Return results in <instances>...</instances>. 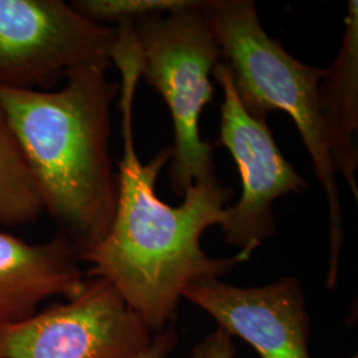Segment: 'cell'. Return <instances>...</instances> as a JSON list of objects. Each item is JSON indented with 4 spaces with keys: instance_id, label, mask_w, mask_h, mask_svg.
Returning <instances> with one entry per match:
<instances>
[{
    "instance_id": "cell-1",
    "label": "cell",
    "mask_w": 358,
    "mask_h": 358,
    "mask_svg": "<svg viewBox=\"0 0 358 358\" xmlns=\"http://www.w3.org/2000/svg\"><path fill=\"white\" fill-rule=\"evenodd\" d=\"M112 62L120 81L122 158L118 162L115 217L103 239L80 255L90 263L88 278L112 282L128 306L158 333L176 319L183 289L196 280L219 279L250 257L213 259L201 247L208 227L222 226L234 192L217 176L192 183L179 206L165 203L155 182L171 158V148L148 164L134 145L133 106L141 80V52L133 23L115 27Z\"/></svg>"
},
{
    "instance_id": "cell-2",
    "label": "cell",
    "mask_w": 358,
    "mask_h": 358,
    "mask_svg": "<svg viewBox=\"0 0 358 358\" xmlns=\"http://www.w3.org/2000/svg\"><path fill=\"white\" fill-rule=\"evenodd\" d=\"M110 63L71 69L62 90L0 87V106L35 179L44 210L80 255L109 230L117 174L109 150L110 106L120 84Z\"/></svg>"
},
{
    "instance_id": "cell-3",
    "label": "cell",
    "mask_w": 358,
    "mask_h": 358,
    "mask_svg": "<svg viewBox=\"0 0 358 358\" xmlns=\"http://www.w3.org/2000/svg\"><path fill=\"white\" fill-rule=\"evenodd\" d=\"M222 59L244 109L267 120L279 110L292 118L312 159L329 210V269L327 285L334 288L344 242V213L336 170L319 103V85L327 69L294 59L262 26L252 0H203Z\"/></svg>"
},
{
    "instance_id": "cell-4",
    "label": "cell",
    "mask_w": 358,
    "mask_h": 358,
    "mask_svg": "<svg viewBox=\"0 0 358 358\" xmlns=\"http://www.w3.org/2000/svg\"><path fill=\"white\" fill-rule=\"evenodd\" d=\"M141 52V77L165 100L174 125L171 190L183 195L196 180L215 174L213 146L199 136V118L213 101L211 76L222 52L203 11V0L133 23Z\"/></svg>"
},
{
    "instance_id": "cell-5",
    "label": "cell",
    "mask_w": 358,
    "mask_h": 358,
    "mask_svg": "<svg viewBox=\"0 0 358 358\" xmlns=\"http://www.w3.org/2000/svg\"><path fill=\"white\" fill-rule=\"evenodd\" d=\"M153 333L103 278L26 320L0 324V358H141Z\"/></svg>"
},
{
    "instance_id": "cell-6",
    "label": "cell",
    "mask_w": 358,
    "mask_h": 358,
    "mask_svg": "<svg viewBox=\"0 0 358 358\" xmlns=\"http://www.w3.org/2000/svg\"><path fill=\"white\" fill-rule=\"evenodd\" d=\"M115 28L63 0H0V87L52 90L77 66L110 63Z\"/></svg>"
},
{
    "instance_id": "cell-7",
    "label": "cell",
    "mask_w": 358,
    "mask_h": 358,
    "mask_svg": "<svg viewBox=\"0 0 358 358\" xmlns=\"http://www.w3.org/2000/svg\"><path fill=\"white\" fill-rule=\"evenodd\" d=\"M213 76L223 90L217 146L230 152L242 180L241 198L227 207L222 230L229 243L250 257L275 231L273 202L287 194L304 192L308 182L282 155L267 120L244 109L227 65L220 62Z\"/></svg>"
},
{
    "instance_id": "cell-8",
    "label": "cell",
    "mask_w": 358,
    "mask_h": 358,
    "mask_svg": "<svg viewBox=\"0 0 358 358\" xmlns=\"http://www.w3.org/2000/svg\"><path fill=\"white\" fill-rule=\"evenodd\" d=\"M182 297L213 316L219 328L243 338L262 358H310L306 299L294 278L256 288L202 279L189 284Z\"/></svg>"
},
{
    "instance_id": "cell-9",
    "label": "cell",
    "mask_w": 358,
    "mask_h": 358,
    "mask_svg": "<svg viewBox=\"0 0 358 358\" xmlns=\"http://www.w3.org/2000/svg\"><path fill=\"white\" fill-rule=\"evenodd\" d=\"M76 245L57 234L50 242L27 243L0 231V324L26 320L45 299H72L85 285Z\"/></svg>"
},
{
    "instance_id": "cell-10",
    "label": "cell",
    "mask_w": 358,
    "mask_h": 358,
    "mask_svg": "<svg viewBox=\"0 0 358 358\" xmlns=\"http://www.w3.org/2000/svg\"><path fill=\"white\" fill-rule=\"evenodd\" d=\"M321 118L336 173L358 202V1L349 0L343 44L319 85Z\"/></svg>"
},
{
    "instance_id": "cell-11",
    "label": "cell",
    "mask_w": 358,
    "mask_h": 358,
    "mask_svg": "<svg viewBox=\"0 0 358 358\" xmlns=\"http://www.w3.org/2000/svg\"><path fill=\"white\" fill-rule=\"evenodd\" d=\"M44 211L23 149L0 106V226L28 224Z\"/></svg>"
},
{
    "instance_id": "cell-12",
    "label": "cell",
    "mask_w": 358,
    "mask_h": 358,
    "mask_svg": "<svg viewBox=\"0 0 358 358\" xmlns=\"http://www.w3.org/2000/svg\"><path fill=\"white\" fill-rule=\"evenodd\" d=\"M195 0H75L71 6L90 22L103 24L105 22H136L153 15L177 11L190 7Z\"/></svg>"
},
{
    "instance_id": "cell-13",
    "label": "cell",
    "mask_w": 358,
    "mask_h": 358,
    "mask_svg": "<svg viewBox=\"0 0 358 358\" xmlns=\"http://www.w3.org/2000/svg\"><path fill=\"white\" fill-rule=\"evenodd\" d=\"M234 355L232 336L217 327L215 332L207 336L192 349V358H232Z\"/></svg>"
},
{
    "instance_id": "cell-14",
    "label": "cell",
    "mask_w": 358,
    "mask_h": 358,
    "mask_svg": "<svg viewBox=\"0 0 358 358\" xmlns=\"http://www.w3.org/2000/svg\"><path fill=\"white\" fill-rule=\"evenodd\" d=\"M177 341L178 334L173 327H167L164 331L154 334L152 344L141 358H167L177 345Z\"/></svg>"
},
{
    "instance_id": "cell-15",
    "label": "cell",
    "mask_w": 358,
    "mask_h": 358,
    "mask_svg": "<svg viewBox=\"0 0 358 358\" xmlns=\"http://www.w3.org/2000/svg\"><path fill=\"white\" fill-rule=\"evenodd\" d=\"M353 358H357V357H356V356H355V357H353Z\"/></svg>"
}]
</instances>
